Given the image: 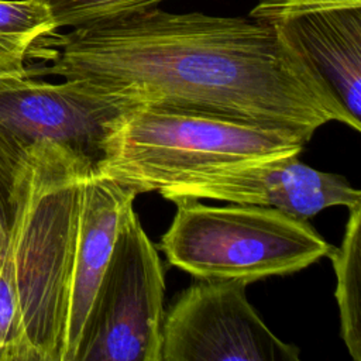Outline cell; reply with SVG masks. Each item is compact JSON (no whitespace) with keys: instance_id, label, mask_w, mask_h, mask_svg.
<instances>
[{"instance_id":"cell-1","label":"cell","mask_w":361,"mask_h":361,"mask_svg":"<svg viewBox=\"0 0 361 361\" xmlns=\"http://www.w3.org/2000/svg\"><path fill=\"white\" fill-rule=\"evenodd\" d=\"M32 48L49 63L31 76L85 80L134 104L285 128L306 141L330 121L361 130L310 62L251 16L152 7L55 31Z\"/></svg>"},{"instance_id":"cell-2","label":"cell","mask_w":361,"mask_h":361,"mask_svg":"<svg viewBox=\"0 0 361 361\" xmlns=\"http://www.w3.org/2000/svg\"><path fill=\"white\" fill-rule=\"evenodd\" d=\"M306 142L285 128L134 104L113 123L93 169L140 195L243 162L299 154Z\"/></svg>"},{"instance_id":"cell-3","label":"cell","mask_w":361,"mask_h":361,"mask_svg":"<svg viewBox=\"0 0 361 361\" xmlns=\"http://www.w3.org/2000/svg\"><path fill=\"white\" fill-rule=\"evenodd\" d=\"M159 241L169 264L200 279L254 281L289 275L327 255L329 244L309 223L281 210L233 203L175 202Z\"/></svg>"},{"instance_id":"cell-4","label":"cell","mask_w":361,"mask_h":361,"mask_svg":"<svg viewBox=\"0 0 361 361\" xmlns=\"http://www.w3.org/2000/svg\"><path fill=\"white\" fill-rule=\"evenodd\" d=\"M165 272L130 206L87 313L75 361H161Z\"/></svg>"},{"instance_id":"cell-5","label":"cell","mask_w":361,"mask_h":361,"mask_svg":"<svg viewBox=\"0 0 361 361\" xmlns=\"http://www.w3.org/2000/svg\"><path fill=\"white\" fill-rule=\"evenodd\" d=\"M134 103L85 80L51 83L30 73L0 76V155L18 161L39 141L72 149L93 165L116 118Z\"/></svg>"},{"instance_id":"cell-6","label":"cell","mask_w":361,"mask_h":361,"mask_svg":"<svg viewBox=\"0 0 361 361\" xmlns=\"http://www.w3.org/2000/svg\"><path fill=\"white\" fill-rule=\"evenodd\" d=\"M247 282L203 279L165 312L161 361H299L247 299Z\"/></svg>"},{"instance_id":"cell-7","label":"cell","mask_w":361,"mask_h":361,"mask_svg":"<svg viewBox=\"0 0 361 361\" xmlns=\"http://www.w3.org/2000/svg\"><path fill=\"white\" fill-rule=\"evenodd\" d=\"M162 197L214 199L281 210L307 220L331 206L361 204V192L341 175L322 172L298 159V154L243 162L195 176L158 190Z\"/></svg>"},{"instance_id":"cell-8","label":"cell","mask_w":361,"mask_h":361,"mask_svg":"<svg viewBox=\"0 0 361 361\" xmlns=\"http://www.w3.org/2000/svg\"><path fill=\"white\" fill-rule=\"evenodd\" d=\"M250 16L279 31L361 123V0H258Z\"/></svg>"},{"instance_id":"cell-9","label":"cell","mask_w":361,"mask_h":361,"mask_svg":"<svg viewBox=\"0 0 361 361\" xmlns=\"http://www.w3.org/2000/svg\"><path fill=\"white\" fill-rule=\"evenodd\" d=\"M137 193L96 173L89 164L79 183L69 237L62 307V361H75L96 289L109 264L126 210Z\"/></svg>"},{"instance_id":"cell-10","label":"cell","mask_w":361,"mask_h":361,"mask_svg":"<svg viewBox=\"0 0 361 361\" xmlns=\"http://www.w3.org/2000/svg\"><path fill=\"white\" fill-rule=\"evenodd\" d=\"M350 216L340 247L330 248L336 274V300L340 312V333L350 355L361 361V204L348 209Z\"/></svg>"},{"instance_id":"cell-11","label":"cell","mask_w":361,"mask_h":361,"mask_svg":"<svg viewBox=\"0 0 361 361\" xmlns=\"http://www.w3.org/2000/svg\"><path fill=\"white\" fill-rule=\"evenodd\" d=\"M58 28L38 0H0V73H25L34 44Z\"/></svg>"},{"instance_id":"cell-12","label":"cell","mask_w":361,"mask_h":361,"mask_svg":"<svg viewBox=\"0 0 361 361\" xmlns=\"http://www.w3.org/2000/svg\"><path fill=\"white\" fill-rule=\"evenodd\" d=\"M44 3L55 21L56 28H76L127 17L152 7L165 0H38Z\"/></svg>"},{"instance_id":"cell-13","label":"cell","mask_w":361,"mask_h":361,"mask_svg":"<svg viewBox=\"0 0 361 361\" xmlns=\"http://www.w3.org/2000/svg\"><path fill=\"white\" fill-rule=\"evenodd\" d=\"M21 159V158H20ZM20 161L14 162L0 157V265L7 254L13 224V186L16 169Z\"/></svg>"},{"instance_id":"cell-14","label":"cell","mask_w":361,"mask_h":361,"mask_svg":"<svg viewBox=\"0 0 361 361\" xmlns=\"http://www.w3.org/2000/svg\"><path fill=\"white\" fill-rule=\"evenodd\" d=\"M25 73H30V72H25ZM3 75H8V73H0V76H3Z\"/></svg>"}]
</instances>
